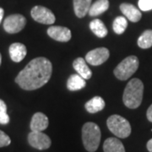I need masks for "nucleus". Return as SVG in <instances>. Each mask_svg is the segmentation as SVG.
Returning <instances> with one entry per match:
<instances>
[{"instance_id": "nucleus-13", "label": "nucleus", "mask_w": 152, "mask_h": 152, "mask_svg": "<svg viewBox=\"0 0 152 152\" xmlns=\"http://www.w3.org/2000/svg\"><path fill=\"white\" fill-rule=\"evenodd\" d=\"M120 10L124 14L126 18L131 22H138L140 20L142 14L140 10H139L135 6L130 4H122L120 5Z\"/></svg>"}, {"instance_id": "nucleus-5", "label": "nucleus", "mask_w": 152, "mask_h": 152, "mask_svg": "<svg viewBox=\"0 0 152 152\" xmlns=\"http://www.w3.org/2000/svg\"><path fill=\"white\" fill-rule=\"evenodd\" d=\"M140 65L136 56H129L123 60L114 69V75L120 80H127L135 73Z\"/></svg>"}, {"instance_id": "nucleus-22", "label": "nucleus", "mask_w": 152, "mask_h": 152, "mask_svg": "<svg viewBox=\"0 0 152 152\" xmlns=\"http://www.w3.org/2000/svg\"><path fill=\"white\" fill-rule=\"evenodd\" d=\"M128 27V21L127 19L124 16H118L114 20L113 24L114 32L118 35H121L124 32Z\"/></svg>"}, {"instance_id": "nucleus-3", "label": "nucleus", "mask_w": 152, "mask_h": 152, "mask_svg": "<svg viewBox=\"0 0 152 152\" xmlns=\"http://www.w3.org/2000/svg\"><path fill=\"white\" fill-rule=\"evenodd\" d=\"M102 133L96 124L88 122L82 128V140L85 149L89 152H95L99 147Z\"/></svg>"}, {"instance_id": "nucleus-8", "label": "nucleus", "mask_w": 152, "mask_h": 152, "mask_svg": "<svg viewBox=\"0 0 152 152\" xmlns=\"http://www.w3.org/2000/svg\"><path fill=\"white\" fill-rule=\"evenodd\" d=\"M28 142L31 146L40 151L47 150L52 145L51 139L48 135L45 134L42 132L31 131L28 134Z\"/></svg>"}, {"instance_id": "nucleus-29", "label": "nucleus", "mask_w": 152, "mask_h": 152, "mask_svg": "<svg viewBox=\"0 0 152 152\" xmlns=\"http://www.w3.org/2000/svg\"><path fill=\"white\" fill-rule=\"evenodd\" d=\"M1 63H2V56H1V53H0V65H1Z\"/></svg>"}, {"instance_id": "nucleus-26", "label": "nucleus", "mask_w": 152, "mask_h": 152, "mask_svg": "<svg viewBox=\"0 0 152 152\" xmlns=\"http://www.w3.org/2000/svg\"><path fill=\"white\" fill-rule=\"evenodd\" d=\"M146 117L148 120L152 123V104L150 106V107L148 108V110H147Z\"/></svg>"}, {"instance_id": "nucleus-7", "label": "nucleus", "mask_w": 152, "mask_h": 152, "mask_svg": "<svg viewBox=\"0 0 152 152\" xmlns=\"http://www.w3.org/2000/svg\"><path fill=\"white\" fill-rule=\"evenodd\" d=\"M31 15L34 20L44 25L53 24L56 20L53 13L43 6H35L31 11Z\"/></svg>"}, {"instance_id": "nucleus-2", "label": "nucleus", "mask_w": 152, "mask_h": 152, "mask_svg": "<svg viewBox=\"0 0 152 152\" xmlns=\"http://www.w3.org/2000/svg\"><path fill=\"white\" fill-rule=\"evenodd\" d=\"M144 84L139 79H132L125 87L123 102L130 109H135L140 106L143 100Z\"/></svg>"}, {"instance_id": "nucleus-27", "label": "nucleus", "mask_w": 152, "mask_h": 152, "mask_svg": "<svg viewBox=\"0 0 152 152\" xmlns=\"http://www.w3.org/2000/svg\"><path fill=\"white\" fill-rule=\"evenodd\" d=\"M147 150L150 152H152V139H151L149 141L147 142Z\"/></svg>"}, {"instance_id": "nucleus-17", "label": "nucleus", "mask_w": 152, "mask_h": 152, "mask_svg": "<svg viewBox=\"0 0 152 152\" xmlns=\"http://www.w3.org/2000/svg\"><path fill=\"white\" fill-rule=\"evenodd\" d=\"M86 86V82L84 78H82L80 75H72L69 76L67 81V88L70 91H80Z\"/></svg>"}, {"instance_id": "nucleus-18", "label": "nucleus", "mask_w": 152, "mask_h": 152, "mask_svg": "<svg viewBox=\"0 0 152 152\" xmlns=\"http://www.w3.org/2000/svg\"><path fill=\"white\" fill-rule=\"evenodd\" d=\"M104 152H125L123 143L118 139L108 138L103 144Z\"/></svg>"}, {"instance_id": "nucleus-1", "label": "nucleus", "mask_w": 152, "mask_h": 152, "mask_svg": "<svg viewBox=\"0 0 152 152\" xmlns=\"http://www.w3.org/2000/svg\"><path fill=\"white\" fill-rule=\"evenodd\" d=\"M53 73L52 63L44 57L32 59L15 78L18 86L26 91H34L45 86Z\"/></svg>"}, {"instance_id": "nucleus-24", "label": "nucleus", "mask_w": 152, "mask_h": 152, "mask_svg": "<svg viewBox=\"0 0 152 152\" xmlns=\"http://www.w3.org/2000/svg\"><path fill=\"white\" fill-rule=\"evenodd\" d=\"M138 5L142 11H150L152 10V0H139Z\"/></svg>"}, {"instance_id": "nucleus-15", "label": "nucleus", "mask_w": 152, "mask_h": 152, "mask_svg": "<svg viewBox=\"0 0 152 152\" xmlns=\"http://www.w3.org/2000/svg\"><path fill=\"white\" fill-rule=\"evenodd\" d=\"M105 106H106V103H105L103 98L101 96H94L90 101L87 102L85 105V107L88 113H96L98 112L102 111Z\"/></svg>"}, {"instance_id": "nucleus-4", "label": "nucleus", "mask_w": 152, "mask_h": 152, "mask_svg": "<svg viewBox=\"0 0 152 152\" xmlns=\"http://www.w3.org/2000/svg\"><path fill=\"white\" fill-rule=\"evenodd\" d=\"M109 130L121 139L128 138L131 134V126L128 120L119 115H112L107 120Z\"/></svg>"}, {"instance_id": "nucleus-14", "label": "nucleus", "mask_w": 152, "mask_h": 152, "mask_svg": "<svg viewBox=\"0 0 152 152\" xmlns=\"http://www.w3.org/2000/svg\"><path fill=\"white\" fill-rule=\"evenodd\" d=\"M73 67L78 75H80L85 80H90L91 78L92 72L86 64V61L83 58H77L73 63Z\"/></svg>"}, {"instance_id": "nucleus-28", "label": "nucleus", "mask_w": 152, "mask_h": 152, "mask_svg": "<svg viewBox=\"0 0 152 152\" xmlns=\"http://www.w3.org/2000/svg\"><path fill=\"white\" fill-rule=\"evenodd\" d=\"M4 10H3L2 8H0V23H1L2 20H3V17H4Z\"/></svg>"}, {"instance_id": "nucleus-9", "label": "nucleus", "mask_w": 152, "mask_h": 152, "mask_svg": "<svg viewBox=\"0 0 152 152\" xmlns=\"http://www.w3.org/2000/svg\"><path fill=\"white\" fill-rule=\"evenodd\" d=\"M110 53L109 50L106 48H98L90 51L86 56V61L89 64L98 66L104 64L108 59Z\"/></svg>"}, {"instance_id": "nucleus-23", "label": "nucleus", "mask_w": 152, "mask_h": 152, "mask_svg": "<svg viewBox=\"0 0 152 152\" xmlns=\"http://www.w3.org/2000/svg\"><path fill=\"white\" fill-rule=\"evenodd\" d=\"M10 120V116L7 113V106L5 102L0 99V124H8Z\"/></svg>"}, {"instance_id": "nucleus-10", "label": "nucleus", "mask_w": 152, "mask_h": 152, "mask_svg": "<svg viewBox=\"0 0 152 152\" xmlns=\"http://www.w3.org/2000/svg\"><path fill=\"white\" fill-rule=\"evenodd\" d=\"M48 35L55 41L67 42L71 39V31L64 26H50L48 29Z\"/></svg>"}, {"instance_id": "nucleus-21", "label": "nucleus", "mask_w": 152, "mask_h": 152, "mask_svg": "<svg viewBox=\"0 0 152 152\" xmlns=\"http://www.w3.org/2000/svg\"><path fill=\"white\" fill-rule=\"evenodd\" d=\"M138 46L142 49L150 48L152 47V30H146L142 33L137 42Z\"/></svg>"}, {"instance_id": "nucleus-11", "label": "nucleus", "mask_w": 152, "mask_h": 152, "mask_svg": "<svg viewBox=\"0 0 152 152\" xmlns=\"http://www.w3.org/2000/svg\"><path fill=\"white\" fill-rule=\"evenodd\" d=\"M49 124L48 118L42 113H36L33 115L30 128L31 131L42 132L48 129Z\"/></svg>"}, {"instance_id": "nucleus-20", "label": "nucleus", "mask_w": 152, "mask_h": 152, "mask_svg": "<svg viewBox=\"0 0 152 152\" xmlns=\"http://www.w3.org/2000/svg\"><path fill=\"white\" fill-rule=\"evenodd\" d=\"M90 29L97 37L104 38L107 36V29L104 23L99 19H95L90 23Z\"/></svg>"}, {"instance_id": "nucleus-19", "label": "nucleus", "mask_w": 152, "mask_h": 152, "mask_svg": "<svg viewBox=\"0 0 152 152\" xmlns=\"http://www.w3.org/2000/svg\"><path fill=\"white\" fill-rule=\"evenodd\" d=\"M109 8V1L108 0H96L94 4H91L90 10H89V15L90 16H98L104 12L108 10Z\"/></svg>"}, {"instance_id": "nucleus-12", "label": "nucleus", "mask_w": 152, "mask_h": 152, "mask_svg": "<svg viewBox=\"0 0 152 152\" xmlns=\"http://www.w3.org/2000/svg\"><path fill=\"white\" fill-rule=\"evenodd\" d=\"M9 52H10V58L15 63L21 62L27 53L26 47L24 44L20 42H15L11 44L9 48Z\"/></svg>"}, {"instance_id": "nucleus-16", "label": "nucleus", "mask_w": 152, "mask_h": 152, "mask_svg": "<svg viewBox=\"0 0 152 152\" xmlns=\"http://www.w3.org/2000/svg\"><path fill=\"white\" fill-rule=\"evenodd\" d=\"M92 0H74V10L76 16L83 18L89 13Z\"/></svg>"}, {"instance_id": "nucleus-6", "label": "nucleus", "mask_w": 152, "mask_h": 152, "mask_svg": "<svg viewBox=\"0 0 152 152\" xmlns=\"http://www.w3.org/2000/svg\"><path fill=\"white\" fill-rule=\"evenodd\" d=\"M26 19L22 15L20 14L11 15L4 20V29L6 32L10 34H15L21 31L26 26Z\"/></svg>"}, {"instance_id": "nucleus-25", "label": "nucleus", "mask_w": 152, "mask_h": 152, "mask_svg": "<svg viewBox=\"0 0 152 152\" xmlns=\"http://www.w3.org/2000/svg\"><path fill=\"white\" fill-rule=\"evenodd\" d=\"M11 143V140L10 136L6 134L4 132L0 130V148L10 145Z\"/></svg>"}]
</instances>
